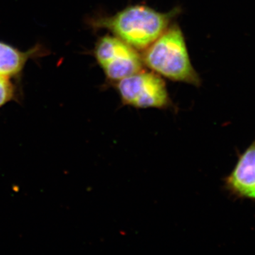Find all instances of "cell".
<instances>
[{"label": "cell", "mask_w": 255, "mask_h": 255, "mask_svg": "<svg viewBox=\"0 0 255 255\" xmlns=\"http://www.w3.org/2000/svg\"><path fill=\"white\" fill-rule=\"evenodd\" d=\"M17 88L11 78L0 75V109L11 102L18 101Z\"/></svg>", "instance_id": "cell-7"}, {"label": "cell", "mask_w": 255, "mask_h": 255, "mask_svg": "<svg viewBox=\"0 0 255 255\" xmlns=\"http://www.w3.org/2000/svg\"><path fill=\"white\" fill-rule=\"evenodd\" d=\"M114 85L124 105L159 110L172 107L165 82L155 72L141 70L114 82Z\"/></svg>", "instance_id": "cell-3"}, {"label": "cell", "mask_w": 255, "mask_h": 255, "mask_svg": "<svg viewBox=\"0 0 255 255\" xmlns=\"http://www.w3.org/2000/svg\"><path fill=\"white\" fill-rule=\"evenodd\" d=\"M93 53L97 63L111 81H119L142 70L141 55L114 35L99 38Z\"/></svg>", "instance_id": "cell-4"}, {"label": "cell", "mask_w": 255, "mask_h": 255, "mask_svg": "<svg viewBox=\"0 0 255 255\" xmlns=\"http://www.w3.org/2000/svg\"><path fill=\"white\" fill-rule=\"evenodd\" d=\"M142 63L161 77L194 86L201 85L199 74L191 64L185 38L179 25L170 24L143 50Z\"/></svg>", "instance_id": "cell-2"}, {"label": "cell", "mask_w": 255, "mask_h": 255, "mask_svg": "<svg viewBox=\"0 0 255 255\" xmlns=\"http://www.w3.org/2000/svg\"><path fill=\"white\" fill-rule=\"evenodd\" d=\"M179 12L177 8L163 13L145 5H132L112 16L94 18L92 25L108 30L137 50H143L169 27Z\"/></svg>", "instance_id": "cell-1"}, {"label": "cell", "mask_w": 255, "mask_h": 255, "mask_svg": "<svg viewBox=\"0 0 255 255\" xmlns=\"http://www.w3.org/2000/svg\"><path fill=\"white\" fill-rule=\"evenodd\" d=\"M226 184L233 194L255 199V140L240 157Z\"/></svg>", "instance_id": "cell-5"}, {"label": "cell", "mask_w": 255, "mask_h": 255, "mask_svg": "<svg viewBox=\"0 0 255 255\" xmlns=\"http://www.w3.org/2000/svg\"><path fill=\"white\" fill-rule=\"evenodd\" d=\"M45 51L39 45L22 51L0 41V75L9 78H17L22 73L28 60L45 55Z\"/></svg>", "instance_id": "cell-6"}]
</instances>
